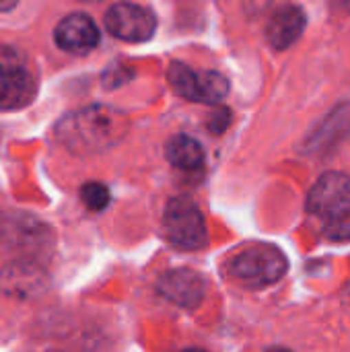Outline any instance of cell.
<instances>
[{
  "instance_id": "6da1fadb",
  "label": "cell",
  "mask_w": 350,
  "mask_h": 352,
  "mask_svg": "<svg viewBox=\"0 0 350 352\" xmlns=\"http://www.w3.org/2000/svg\"><path fill=\"white\" fill-rule=\"evenodd\" d=\"M130 130L124 111L109 105H89L62 118L56 126L58 142L74 155H95L120 144Z\"/></svg>"
},
{
  "instance_id": "7a4b0ae2",
  "label": "cell",
  "mask_w": 350,
  "mask_h": 352,
  "mask_svg": "<svg viewBox=\"0 0 350 352\" xmlns=\"http://www.w3.org/2000/svg\"><path fill=\"white\" fill-rule=\"evenodd\" d=\"M307 210L322 221L324 235L332 241H350V177L340 171L324 173L309 192Z\"/></svg>"
},
{
  "instance_id": "3957f363",
  "label": "cell",
  "mask_w": 350,
  "mask_h": 352,
  "mask_svg": "<svg viewBox=\"0 0 350 352\" xmlns=\"http://www.w3.org/2000/svg\"><path fill=\"white\" fill-rule=\"evenodd\" d=\"M233 278L250 289H264L278 283L287 270V256L270 243H254L243 248L229 264Z\"/></svg>"
},
{
  "instance_id": "277c9868",
  "label": "cell",
  "mask_w": 350,
  "mask_h": 352,
  "mask_svg": "<svg viewBox=\"0 0 350 352\" xmlns=\"http://www.w3.org/2000/svg\"><path fill=\"white\" fill-rule=\"evenodd\" d=\"M163 233L165 239L186 252L202 250L208 243V229L202 210L192 198L175 196L165 204L163 210Z\"/></svg>"
},
{
  "instance_id": "5b68a950",
  "label": "cell",
  "mask_w": 350,
  "mask_h": 352,
  "mask_svg": "<svg viewBox=\"0 0 350 352\" xmlns=\"http://www.w3.org/2000/svg\"><path fill=\"white\" fill-rule=\"evenodd\" d=\"M37 93L33 72L25 58L10 45H0V111H17L27 107Z\"/></svg>"
},
{
  "instance_id": "8992f818",
  "label": "cell",
  "mask_w": 350,
  "mask_h": 352,
  "mask_svg": "<svg viewBox=\"0 0 350 352\" xmlns=\"http://www.w3.org/2000/svg\"><path fill=\"white\" fill-rule=\"evenodd\" d=\"M167 82L179 97L200 103H221L229 93V80L217 70H194L188 64L171 62Z\"/></svg>"
},
{
  "instance_id": "52a82bcc",
  "label": "cell",
  "mask_w": 350,
  "mask_h": 352,
  "mask_svg": "<svg viewBox=\"0 0 350 352\" xmlns=\"http://www.w3.org/2000/svg\"><path fill=\"white\" fill-rule=\"evenodd\" d=\"M105 27L107 31L122 41L140 43L153 37L157 29V16L153 10L132 2H118L109 6L105 12Z\"/></svg>"
},
{
  "instance_id": "ba28073f",
  "label": "cell",
  "mask_w": 350,
  "mask_h": 352,
  "mask_svg": "<svg viewBox=\"0 0 350 352\" xmlns=\"http://www.w3.org/2000/svg\"><path fill=\"white\" fill-rule=\"evenodd\" d=\"M159 293L184 309H196L206 295V280L190 268H175L165 272L157 285Z\"/></svg>"
},
{
  "instance_id": "9c48e42d",
  "label": "cell",
  "mask_w": 350,
  "mask_h": 352,
  "mask_svg": "<svg viewBox=\"0 0 350 352\" xmlns=\"http://www.w3.org/2000/svg\"><path fill=\"white\" fill-rule=\"evenodd\" d=\"M54 39L60 50L76 56H85L99 43V29L95 21L85 12L66 14L54 31Z\"/></svg>"
},
{
  "instance_id": "30bf717a",
  "label": "cell",
  "mask_w": 350,
  "mask_h": 352,
  "mask_svg": "<svg viewBox=\"0 0 350 352\" xmlns=\"http://www.w3.org/2000/svg\"><path fill=\"white\" fill-rule=\"evenodd\" d=\"M45 289V272L31 262L8 264L0 274V291L17 297L31 299Z\"/></svg>"
},
{
  "instance_id": "8fae6325",
  "label": "cell",
  "mask_w": 350,
  "mask_h": 352,
  "mask_svg": "<svg viewBox=\"0 0 350 352\" xmlns=\"http://www.w3.org/2000/svg\"><path fill=\"white\" fill-rule=\"evenodd\" d=\"M305 29V12L299 6L287 4L270 14L266 25V39L274 50L291 47Z\"/></svg>"
},
{
  "instance_id": "7c38bea8",
  "label": "cell",
  "mask_w": 350,
  "mask_h": 352,
  "mask_svg": "<svg viewBox=\"0 0 350 352\" xmlns=\"http://www.w3.org/2000/svg\"><path fill=\"white\" fill-rule=\"evenodd\" d=\"M165 159L184 171H196L204 163V148L188 134H175L165 144Z\"/></svg>"
},
{
  "instance_id": "4fadbf2b",
  "label": "cell",
  "mask_w": 350,
  "mask_h": 352,
  "mask_svg": "<svg viewBox=\"0 0 350 352\" xmlns=\"http://www.w3.org/2000/svg\"><path fill=\"white\" fill-rule=\"evenodd\" d=\"M80 200L83 204L93 210V212H101L107 208L109 200H111V194L107 190L105 184L101 182H87L83 188H80Z\"/></svg>"
},
{
  "instance_id": "5bb4252c",
  "label": "cell",
  "mask_w": 350,
  "mask_h": 352,
  "mask_svg": "<svg viewBox=\"0 0 350 352\" xmlns=\"http://www.w3.org/2000/svg\"><path fill=\"white\" fill-rule=\"evenodd\" d=\"M130 76H132V70H128L126 66H118V64H113V66H109V68L105 70V74H103V82H105V87L113 89V87H118V85H124Z\"/></svg>"
},
{
  "instance_id": "9a60e30c",
  "label": "cell",
  "mask_w": 350,
  "mask_h": 352,
  "mask_svg": "<svg viewBox=\"0 0 350 352\" xmlns=\"http://www.w3.org/2000/svg\"><path fill=\"white\" fill-rule=\"evenodd\" d=\"M229 122H231L229 109H219V113H212V118H210V122H208V128H210L212 134H221V132L227 130Z\"/></svg>"
},
{
  "instance_id": "2e32d148",
  "label": "cell",
  "mask_w": 350,
  "mask_h": 352,
  "mask_svg": "<svg viewBox=\"0 0 350 352\" xmlns=\"http://www.w3.org/2000/svg\"><path fill=\"white\" fill-rule=\"evenodd\" d=\"M17 2H0V10H12Z\"/></svg>"
},
{
  "instance_id": "e0dca14e",
  "label": "cell",
  "mask_w": 350,
  "mask_h": 352,
  "mask_svg": "<svg viewBox=\"0 0 350 352\" xmlns=\"http://www.w3.org/2000/svg\"><path fill=\"white\" fill-rule=\"evenodd\" d=\"M268 352H291L289 349H283V346H276V349H270Z\"/></svg>"
},
{
  "instance_id": "ac0fdd59",
  "label": "cell",
  "mask_w": 350,
  "mask_h": 352,
  "mask_svg": "<svg viewBox=\"0 0 350 352\" xmlns=\"http://www.w3.org/2000/svg\"><path fill=\"white\" fill-rule=\"evenodd\" d=\"M184 352H206V351H200V349H188V351Z\"/></svg>"
}]
</instances>
